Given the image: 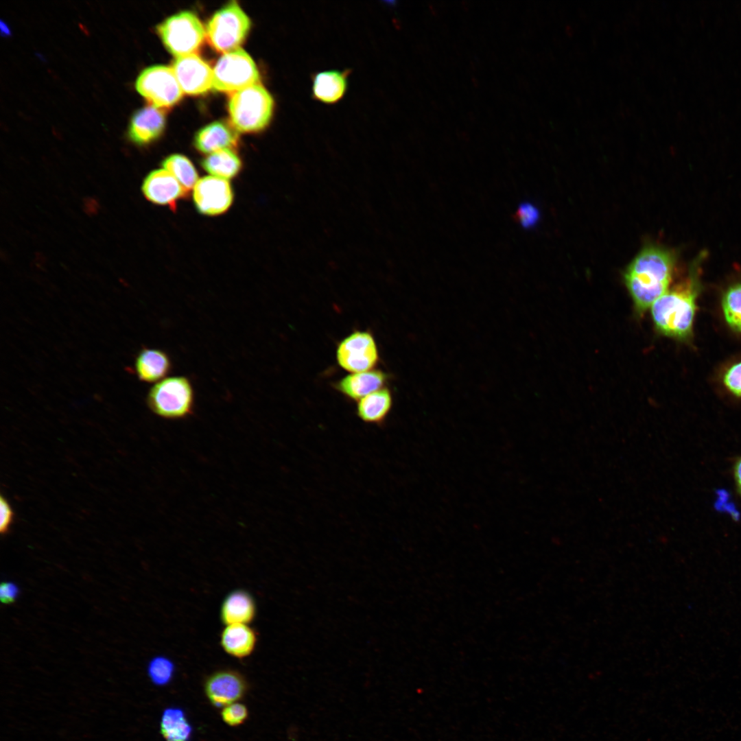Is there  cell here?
<instances>
[{"label": "cell", "mask_w": 741, "mask_h": 741, "mask_svg": "<svg viewBox=\"0 0 741 741\" xmlns=\"http://www.w3.org/2000/svg\"><path fill=\"white\" fill-rule=\"evenodd\" d=\"M257 604L252 595L243 589L229 592L220 608V618L224 625L250 624L257 615Z\"/></svg>", "instance_id": "cell-16"}, {"label": "cell", "mask_w": 741, "mask_h": 741, "mask_svg": "<svg viewBox=\"0 0 741 741\" xmlns=\"http://www.w3.org/2000/svg\"><path fill=\"white\" fill-rule=\"evenodd\" d=\"M0 532L3 535L10 531L14 521V513L11 505L3 495L0 497Z\"/></svg>", "instance_id": "cell-30"}, {"label": "cell", "mask_w": 741, "mask_h": 741, "mask_svg": "<svg viewBox=\"0 0 741 741\" xmlns=\"http://www.w3.org/2000/svg\"><path fill=\"white\" fill-rule=\"evenodd\" d=\"M223 721L231 727L243 724L248 716L247 707L242 703H233L224 707L221 712Z\"/></svg>", "instance_id": "cell-28"}, {"label": "cell", "mask_w": 741, "mask_h": 741, "mask_svg": "<svg viewBox=\"0 0 741 741\" xmlns=\"http://www.w3.org/2000/svg\"><path fill=\"white\" fill-rule=\"evenodd\" d=\"M142 191L151 202L171 207H174L187 193L179 182L165 169L151 172L143 180Z\"/></svg>", "instance_id": "cell-14"}, {"label": "cell", "mask_w": 741, "mask_h": 741, "mask_svg": "<svg viewBox=\"0 0 741 741\" xmlns=\"http://www.w3.org/2000/svg\"><path fill=\"white\" fill-rule=\"evenodd\" d=\"M515 219L525 228H531L537 224L540 219L539 209L532 202H521L516 211Z\"/></svg>", "instance_id": "cell-27"}, {"label": "cell", "mask_w": 741, "mask_h": 741, "mask_svg": "<svg viewBox=\"0 0 741 741\" xmlns=\"http://www.w3.org/2000/svg\"><path fill=\"white\" fill-rule=\"evenodd\" d=\"M716 495V508L720 511L729 513L735 520H738L740 517V513L735 504L730 500L729 493L725 490L720 489L717 491Z\"/></svg>", "instance_id": "cell-31"}, {"label": "cell", "mask_w": 741, "mask_h": 741, "mask_svg": "<svg viewBox=\"0 0 741 741\" xmlns=\"http://www.w3.org/2000/svg\"><path fill=\"white\" fill-rule=\"evenodd\" d=\"M392 405L390 391L382 388L358 401L357 414L364 423L383 424Z\"/></svg>", "instance_id": "cell-21"}, {"label": "cell", "mask_w": 741, "mask_h": 741, "mask_svg": "<svg viewBox=\"0 0 741 741\" xmlns=\"http://www.w3.org/2000/svg\"><path fill=\"white\" fill-rule=\"evenodd\" d=\"M172 68L183 93L199 95L213 88V70L196 54L176 57Z\"/></svg>", "instance_id": "cell-11"}, {"label": "cell", "mask_w": 741, "mask_h": 741, "mask_svg": "<svg viewBox=\"0 0 741 741\" xmlns=\"http://www.w3.org/2000/svg\"><path fill=\"white\" fill-rule=\"evenodd\" d=\"M675 263L674 252L648 244L628 265L623 281L637 316H643L669 290Z\"/></svg>", "instance_id": "cell-1"}, {"label": "cell", "mask_w": 741, "mask_h": 741, "mask_svg": "<svg viewBox=\"0 0 741 741\" xmlns=\"http://www.w3.org/2000/svg\"><path fill=\"white\" fill-rule=\"evenodd\" d=\"M204 170L213 176L230 179L241 171L242 163L231 149H224L209 154L202 161Z\"/></svg>", "instance_id": "cell-22"}, {"label": "cell", "mask_w": 741, "mask_h": 741, "mask_svg": "<svg viewBox=\"0 0 741 741\" xmlns=\"http://www.w3.org/2000/svg\"><path fill=\"white\" fill-rule=\"evenodd\" d=\"M156 30L166 49L176 57L195 54L206 35L200 19L189 11L168 17Z\"/></svg>", "instance_id": "cell-6"}, {"label": "cell", "mask_w": 741, "mask_h": 741, "mask_svg": "<svg viewBox=\"0 0 741 741\" xmlns=\"http://www.w3.org/2000/svg\"><path fill=\"white\" fill-rule=\"evenodd\" d=\"M172 368L169 356L158 349L143 348L134 362L137 377L147 383L158 382L170 373Z\"/></svg>", "instance_id": "cell-19"}, {"label": "cell", "mask_w": 741, "mask_h": 741, "mask_svg": "<svg viewBox=\"0 0 741 741\" xmlns=\"http://www.w3.org/2000/svg\"><path fill=\"white\" fill-rule=\"evenodd\" d=\"M735 478L740 492L741 493V458L738 461L735 467Z\"/></svg>", "instance_id": "cell-33"}, {"label": "cell", "mask_w": 741, "mask_h": 741, "mask_svg": "<svg viewBox=\"0 0 741 741\" xmlns=\"http://www.w3.org/2000/svg\"><path fill=\"white\" fill-rule=\"evenodd\" d=\"M724 381L733 394L741 397V362L732 366L726 372Z\"/></svg>", "instance_id": "cell-29"}, {"label": "cell", "mask_w": 741, "mask_h": 741, "mask_svg": "<svg viewBox=\"0 0 741 741\" xmlns=\"http://www.w3.org/2000/svg\"><path fill=\"white\" fill-rule=\"evenodd\" d=\"M248 683L245 677L232 669L217 670L205 680L204 689L209 702L216 707H225L241 699Z\"/></svg>", "instance_id": "cell-12"}, {"label": "cell", "mask_w": 741, "mask_h": 741, "mask_svg": "<svg viewBox=\"0 0 741 741\" xmlns=\"http://www.w3.org/2000/svg\"><path fill=\"white\" fill-rule=\"evenodd\" d=\"M162 166L179 182L186 192L194 188L198 181L193 164L184 155H169L163 161Z\"/></svg>", "instance_id": "cell-24"}, {"label": "cell", "mask_w": 741, "mask_h": 741, "mask_svg": "<svg viewBox=\"0 0 741 741\" xmlns=\"http://www.w3.org/2000/svg\"><path fill=\"white\" fill-rule=\"evenodd\" d=\"M175 672V666L171 659L163 656L152 658L148 666V674L151 681L156 685L163 686L172 679Z\"/></svg>", "instance_id": "cell-26"}, {"label": "cell", "mask_w": 741, "mask_h": 741, "mask_svg": "<svg viewBox=\"0 0 741 741\" xmlns=\"http://www.w3.org/2000/svg\"><path fill=\"white\" fill-rule=\"evenodd\" d=\"M250 27V21L238 3L231 1L209 19L206 35L211 45L219 52L239 48Z\"/></svg>", "instance_id": "cell-5"}, {"label": "cell", "mask_w": 741, "mask_h": 741, "mask_svg": "<svg viewBox=\"0 0 741 741\" xmlns=\"http://www.w3.org/2000/svg\"><path fill=\"white\" fill-rule=\"evenodd\" d=\"M257 643V633L249 624L225 625L220 633L222 649L235 659L250 657L255 652Z\"/></svg>", "instance_id": "cell-17"}, {"label": "cell", "mask_w": 741, "mask_h": 741, "mask_svg": "<svg viewBox=\"0 0 741 741\" xmlns=\"http://www.w3.org/2000/svg\"><path fill=\"white\" fill-rule=\"evenodd\" d=\"M19 594L18 585L13 582H3L0 587V598L3 604H10L16 601Z\"/></svg>", "instance_id": "cell-32"}, {"label": "cell", "mask_w": 741, "mask_h": 741, "mask_svg": "<svg viewBox=\"0 0 741 741\" xmlns=\"http://www.w3.org/2000/svg\"><path fill=\"white\" fill-rule=\"evenodd\" d=\"M274 110L272 96L259 83L233 93L228 102L232 126L243 132L264 129L270 122Z\"/></svg>", "instance_id": "cell-3"}, {"label": "cell", "mask_w": 741, "mask_h": 741, "mask_svg": "<svg viewBox=\"0 0 741 741\" xmlns=\"http://www.w3.org/2000/svg\"><path fill=\"white\" fill-rule=\"evenodd\" d=\"M213 89L235 92L258 83L259 71L248 54L239 47L223 54L213 69Z\"/></svg>", "instance_id": "cell-7"}, {"label": "cell", "mask_w": 741, "mask_h": 741, "mask_svg": "<svg viewBox=\"0 0 741 741\" xmlns=\"http://www.w3.org/2000/svg\"><path fill=\"white\" fill-rule=\"evenodd\" d=\"M336 358L342 368L353 373L372 370L379 360L374 338L367 331L352 333L339 344Z\"/></svg>", "instance_id": "cell-9"}, {"label": "cell", "mask_w": 741, "mask_h": 741, "mask_svg": "<svg viewBox=\"0 0 741 741\" xmlns=\"http://www.w3.org/2000/svg\"><path fill=\"white\" fill-rule=\"evenodd\" d=\"M146 402L150 410L163 419H186L194 410V390L187 377H169L159 381L150 389Z\"/></svg>", "instance_id": "cell-4"}, {"label": "cell", "mask_w": 741, "mask_h": 741, "mask_svg": "<svg viewBox=\"0 0 741 741\" xmlns=\"http://www.w3.org/2000/svg\"><path fill=\"white\" fill-rule=\"evenodd\" d=\"M135 87L150 105L163 108L177 103L183 92L172 67L156 65L139 75Z\"/></svg>", "instance_id": "cell-8"}, {"label": "cell", "mask_w": 741, "mask_h": 741, "mask_svg": "<svg viewBox=\"0 0 741 741\" xmlns=\"http://www.w3.org/2000/svg\"><path fill=\"white\" fill-rule=\"evenodd\" d=\"M388 376L379 370H370L349 375L336 385V388L348 398L360 401L366 395L383 388Z\"/></svg>", "instance_id": "cell-20"}, {"label": "cell", "mask_w": 741, "mask_h": 741, "mask_svg": "<svg viewBox=\"0 0 741 741\" xmlns=\"http://www.w3.org/2000/svg\"><path fill=\"white\" fill-rule=\"evenodd\" d=\"M160 731L165 741H189L192 727L182 709L169 707L161 716Z\"/></svg>", "instance_id": "cell-23"}, {"label": "cell", "mask_w": 741, "mask_h": 741, "mask_svg": "<svg viewBox=\"0 0 741 741\" xmlns=\"http://www.w3.org/2000/svg\"><path fill=\"white\" fill-rule=\"evenodd\" d=\"M351 70L331 69L318 71L311 75V98L320 103L332 105L345 96L349 87Z\"/></svg>", "instance_id": "cell-15"}, {"label": "cell", "mask_w": 741, "mask_h": 741, "mask_svg": "<svg viewBox=\"0 0 741 741\" xmlns=\"http://www.w3.org/2000/svg\"><path fill=\"white\" fill-rule=\"evenodd\" d=\"M689 276L659 298L650 307L655 330L660 334L685 340L692 332L696 309L697 274Z\"/></svg>", "instance_id": "cell-2"}, {"label": "cell", "mask_w": 741, "mask_h": 741, "mask_svg": "<svg viewBox=\"0 0 741 741\" xmlns=\"http://www.w3.org/2000/svg\"><path fill=\"white\" fill-rule=\"evenodd\" d=\"M165 126V115L163 108L149 105L133 114L128 128V137L134 143L147 145L162 134Z\"/></svg>", "instance_id": "cell-13"}, {"label": "cell", "mask_w": 741, "mask_h": 741, "mask_svg": "<svg viewBox=\"0 0 741 741\" xmlns=\"http://www.w3.org/2000/svg\"><path fill=\"white\" fill-rule=\"evenodd\" d=\"M193 199L200 213L220 215L232 204L233 191L226 180L215 176H205L198 180L195 185Z\"/></svg>", "instance_id": "cell-10"}, {"label": "cell", "mask_w": 741, "mask_h": 741, "mask_svg": "<svg viewBox=\"0 0 741 741\" xmlns=\"http://www.w3.org/2000/svg\"><path fill=\"white\" fill-rule=\"evenodd\" d=\"M193 143L199 152L211 154L235 148L238 144V134L235 128L228 124L221 121H214L196 133Z\"/></svg>", "instance_id": "cell-18"}, {"label": "cell", "mask_w": 741, "mask_h": 741, "mask_svg": "<svg viewBox=\"0 0 741 741\" xmlns=\"http://www.w3.org/2000/svg\"><path fill=\"white\" fill-rule=\"evenodd\" d=\"M722 305L727 322L733 329L741 331V284L728 289Z\"/></svg>", "instance_id": "cell-25"}]
</instances>
